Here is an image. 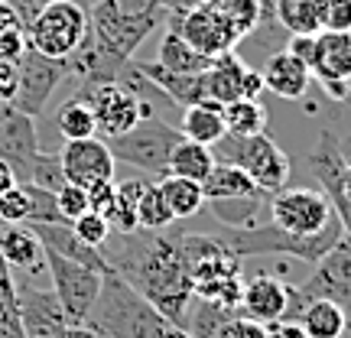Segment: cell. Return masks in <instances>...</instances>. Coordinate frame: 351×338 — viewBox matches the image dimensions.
<instances>
[{"instance_id": "cell-35", "label": "cell", "mask_w": 351, "mask_h": 338, "mask_svg": "<svg viewBox=\"0 0 351 338\" xmlns=\"http://www.w3.org/2000/svg\"><path fill=\"white\" fill-rule=\"evenodd\" d=\"M270 195H247V199H218L212 202L215 218L221 221V228H251L257 225L261 212L267 208Z\"/></svg>"}, {"instance_id": "cell-30", "label": "cell", "mask_w": 351, "mask_h": 338, "mask_svg": "<svg viewBox=\"0 0 351 338\" xmlns=\"http://www.w3.org/2000/svg\"><path fill=\"white\" fill-rule=\"evenodd\" d=\"M212 166H215L212 147L195 143V140H186V137L176 143L173 156H169V176L192 179V182H205V176L212 173Z\"/></svg>"}, {"instance_id": "cell-27", "label": "cell", "mask_w": 351, "mask_h": 338, "mask_svg": "<svg viewBox=\"0 0 351 338\" xmlns=\"http://www.w3.org/2000/svg\"><path fill=\"white\" fill-rule=\"evenodd\" d=\"M202 192H205V202H218V199H247V195H267L251 182V176L238 169L234 163H218L215 160L212 173L205 176L202 182Z\"/></svg>"}, {"instance_id": "cell-15", "label": "cell", "mask_w": 351, "mask_h": 338, "mask_svg": "<svg viewBox=\"0 0 351 338\" xmlns=\"http://www.w3.org/2000/svg\"><path fill=\"white\" fill-rule=\"evenodd\" d=\"M166 20H169V29H176L192 49L208 56V59L234 52V46L241 43L231 33V26L225 23V16L218 13V7H215L212 0H202V3L189 7V10L166 13Z\"/></svg>"}, {"instance_id": "cell-25", "label": "cell", "mask_w": 351, "mask_h": 338, "mask_svg": "<svg viewBox=\"0 0 351 338\" xmlns=\"http://www.w3.org/2000/svg\"><path fill=\"white\" fill-rule=\"evenodd\" d=\"M140 69V75L150 78L153 85L163 91L166 98L173 101L176 108L182 111L189 104H199L205 101V88H202V75H179V72H169L160 62H134Z\"/></svg>"}, {"instance_id": "cell-22", "label": "cell", "mask_w": 351, "mask_h": 338, "mask_svg": "<svg viewBox=\"0 0 351 338\" xmlns=\"http://www.w3.org/2000/svg\"><path fill=\"white\" fill-rule=\"evenodd\" d=\"M29 231L36 234L39 244H43L46 251L59 254V257H69V261H75V263H85V267L98 270V274H108V270H111V263L104 261V254H101L98 248L85 244V241L72 231V225H65V221L62 225H29Z\"/></svg>"}, {"instance_id": "cell-12", "label": "cell", "mask_w": 351, "mask_h": 338, "mask_svg": "<svg viewBox=\"0 0 351 338\" xmlns=\"http://www.w3.org/2000/svg\"><path fill=\"white\" fill-rule=\"evenodd\" d=\"M46 270L52 276V293L62 306L69 326H85L91 306L101 293V276L98 270H91L85 263H75L69 257H59V254L46 251Z\"/></svg>"}, {"instance_id": "cell-33", "label": "cell", "mask_w": 351, "mask_h": 338, "mask_svg": "<svg viewBox=\"0 0 351 338\" xmlns=\"http://www.w3.org/2000/svg\"><path fill=\"white\" fill-rule=\"evenodd\" d=\"M225 130L231 137H254L267 130V111H263L261 101L251 98H238L225 104Z\"/></svg>"}, {"instance_id": "cell-50", "label": "cell", "mask_w": 351, "mask_h": 338, "mask_svg": "<svg viewBox=\"0 0 351 338\" xmlns=\"http://www.w3.org/2000/svg\"><path fill=\"white\" fill-rule=\"evenodd\" d=\"M7 3H10L20 16H23V23H29V20H33V16H36L46 3H52V0H7Z\"/></svg>"}, {"instance_id": "cell-43", "label": "cell", "mask_w": 351, "mask_h": 338, "mask_svg": "<svg viewBox=\"0 0 351 338\" xmlns=\"http://www.w3.org/2000/svg\"><path fill=\"white\" fill-rule=\"evenodd\" d=\"M56 205H59V215H62L65 225H72L78 215L88 212V192L82 186H72V182H65L59 192H56Z\"/></svg>"}, {"instance_id": "cell-20", "label": "cell", "mask_w": 351, "mask_h": 338, "mask_svg": "<svg viewBox=\"0 0 351 338\" xmlns=\"http://www.w3.org/2000/svg\"><path fill=\"white\" fill-rule=\"evenodd\" d=\"M287 306H289L287 283L270 274H257L241 289L238 315L251 319V322H261V326H270V322H280L287 315Z\"/></svg>"}, {"instance_id": "cell-16", "label": "cell", "mask_w": 351, "mask_h": 338, "mask_svg": "<svg viewBox=\"0 0 351 338\" xmlns=\"http://www.w3.org/2000/svg\"><path fill=\"white\" fill-rule=\"evenodd\" d=\"M313 78L326 88L328 98L345 101L351 95V33H332L319 29L315 33V49L309 62Z\"/></svg>"}, {"instance_id": "cell-47", "label": "cell", "mask_w": 351, "mask_h": 338, "mask_svg": "<svg viewBox=\"0 0 351 338\" xmlns=\"http://www.w3.org/2000/svg\"><path fill=\"white\" fill-rule=\"evenodd\" d=\"M16 82H20L16 62H3V59H0V108H3V104H13Z\"/></svg>"}, {"instance_id": "cell-37", "label": "cell", "mask_w": 351, "mask_h": 338, "mask_svg": "<svg viewBox=\"0 0 351 338\" xmlns=\"http://www.w3.org/2000/svg\"><path fill=\"white\" fill-rule=\"evenodd\" d=\"M173 221L176 218L169 212V205H166L160 186L156 182H143L137 199V228H143V231H166Z\"/></svg>"}, {"instance_id": "cell-45", "label": "cell", "mask_w": 351, "mask_h": 338, "mask_svg": "<svg viewBox=\"0 0 351 338\" xmlns=\"http://www.w3.org/2000/svg\"><path fill=\"white\" fill-rule=\"evenodd\" d=\"M215 338H267V326L251 322V319H244V315H231L225 326L215 332Z\"/></svg>"}, {"instance_id": "cell-44", "label": "cell", "mask_w": 351, "mask_h": 338, "mask_svg": "<svg viewBox=\"0 0 351 338\" xmlns=\"http://www.w3.org/2000/svg\"><path fill=\"white\" fill-rule=\"evenodd\" d=\"M322 29L332 33H351V0H322Z\"/></svg>"}, {"instance_id": "cell-31", "label": "cell", "mask_w": 351, "mask_h": 338, "mask_svg": "<svg viewBox=\"0 0 351 338\" xmlns=\"http://www.w3.org/2000/svg\"><path fill=\"white\" fill-rule=\"evenodd\" d=\"M160 192H163L166 205H169V212H173L176 221H182V218H192V215L202 212V205H205V192H202V182H192V179H179V176H169L166 173L160 182Z\"/></svg>"}, {"instance_id": "cell-6", "label": "cell", "mask_w": 351, "mask_h": 338, "mask_svg": "<svg viewBox=\"0 0 351 338\" xmlns=\"http://www.w3.org/2000/svg\"><path fill=\"white\" fill-rule=\"evenodd\" d=\"M218 163H234L238 169L251 176V182L261 192L274 195L280 189H287L289 176H293V160L289 153L276 143L270 134H254V137H225L212 147Z\"/></svg>"}, {"instance_id": "cell-1", "label": "cell", "mask_w": 351, "mask_h": 338, "mask_svg": "<svg viewBox=\"0 0 351 338\" xmlns=\"http://www.w3.org/2000/svg\"><path fill=\"white\" fill-rule=\"evenodd\" d=\"M108 241H111V248L104 244L101 254L111 263L114 274L124 276L163 319H169L179 328L186 326L195 293H192L189 263L179 248V234L134 228L124 234L114 231V238Z\"/></svg>"}, {"instance_id": "cell-17", "label": "cell", "mask_w": 351, "mask_h": 338, "mask_svg": "<svg viewBox=\"0 0 351 338\" xmlns=\"http://www.w3.org/2000/svg\"><path fill=\"white\" fill-rule=\"evenodd\" d=\"M39 153L36 117L16 111L13 104L0 108V160L10 166L20 182H29V166Z\"/></svg>"}, {"instance_id": "cell-55", "label": "cell", "mask_w": 351, "mask_h": 338, "mask_svg": "<svg viewBox=\"0 0 351 338\" xmlns=\"http://www.w3.org/2000/svg\"><path fill=\"white\" fill-rule=\"evenodd\" d=\"M199 3H202V0H199Z\"/></svg>"}, {"instance_id": "cell-52", "label": "cell", "mask_w": 351, "mask_h": 338, "mask_svg": "<svg viewBox=\"0 0 351 338\" xmlns=\"http://www.w3.org/2000/svg\"><path fill=\"white\" fill-rule=\"evenodd\" d=\"M13 186H20V179H16V173H13L10 166L0 160V195H3V192H10Z\"/></svg>"}, {"instance_id": "cell-54", "label": "cell", "mask_w": 351, "mask_h": 338, "mask_svg": "<svg viewBox=\"0 0 351 338\" xmlns=\"http://www.w3.org/2000/svg\"><path fill=\"white\" fill-rule=\"evenodd\" d=\"M348 176H351V160H348Z\"/></svg>"}, {"instance_id": "cell-24", "label": "cell", "mask_w": 351, "mask_h": 338, "mask_svg": "<svg viewBox=\"0 0 351 338\" xmlns=\"http://www.w3.org/2000/svg\"><path fill=\"white\" fill-rule=\"evenodd\" d=\"M251 65L241 59L238 52H225V56H215L212 65L202 72V88H205V101H228L241 98V88H244V75H247Z\"/></svg>"}, {"instance_id": "cell-39", "label": "cell", "mask_w": 351, "mask_h": 338, "mask_svg": "<svg viewBox=\"0 0 351 338\" xmlns=\"http://www.w3.org/2000/svg\"><path fill=\"white\" fill-rule=\"evenodd\" d=\"M140 189H143V182H137V179L117 182L111 215H108V225H111V231H121V234H124V231H134V228H137V199H140Z\"/></svg>"}, {"instance_id": "cell-21", "label": "cell", "mask_w": 351, "mask_h": 338, "mask_svg": "<svg viewBox=\"0 0 351 338\" xmlns=\"http://www.w3.org/2000/svg\"><path fill=\"white\" fill-rule=\"evenodd\" d=\"M263 88L267 91H274L276 98H287V101H300L309 85H313V72H309V65L296 59L289 49H280L274 52L267 65H263Z\"/></svg>"}, {"instance_id": "cell-11", "label": "cell", "mask_w": 351, "mask_h": 338, "mask_svg": "<svg viewBox=\"0 0 351 338\" xmlns=\"http://www.w3.org/2000/svg\"><path fill=\"white\" fill-rule=\"evenodd\" d=\"M309 169H313L319 192L328 199L332 212L339 218L341 231L351 238V176H348V160L341 153V143L332 130H319L313 153H309Z\"/></svg>"}, {"instance_id": "cell-18", "label": "cell", "mask_w": 351, "mask_h": 338, "mask_svg": "<svg viewBox=\"0 0 351 338\" xmlns=\"http://www.w3.org/2000/svg\"><path fill=\"white\" fill-rule=\"evenodd\" d=\"M62 173L65 182L82 189H91L98 182H114V160L108 143L98 137H85V140H65L62 153Z\"/></svg>"}, {"instance_id": "cell-51", "label": "cell", "mask_w": 351, "mask_h": 338, "mask_svg": "<svg viewBox=\"0 0 351 338\" xmlns=\"http://www.w3.org/2000/svg\"><path fill=\"white\" fill-rule=\"evenodd\" d=\"M263 91V75L261 72H254V69H247V75H244V88H241V98H251L257 101Z\"/></svg>"}, {"instance_id": "cell-14", "label": "cell", "mask_w": 351, "mask_h": 338, "mask_svg": "<svg viewBox=\"0 0 351 338\" xmlns=\"http://www.w3.org/2000/svg\"><path fill=\"white\" fill-rule=\"evenodd\" d=\"M16 72H20V82H16V95H13V108L29 117H39L46 111L49 98L59 91V85L69 78V62L49 59L26 46V52L16 62Z\"/></svg>"}, {"instance_id": "cell-40", "label": "cell", "mask_w": 351, "mask_h": 338, "mask_svg": "<svg viewBox=\"0 0 351 338\" xmlns=\"http://www.w3.org/2000/svg\"><path fill=\"white\" fill-rule=\"evenodd\" d=\"M212 3L218 7V13L225 16V23L231 26V33L238 39L261 29V10L254 0H212Z\"/></svg>"}, {"instance_id": "cell-10", "label": "cell", "mask_w": 351, "mask_h": 338, "mask_svg": "<svg viewBox=\"0 0 351 338\" xmlns=\"http://www.w3.org/2000/svg\"><path fill=\"white\" fill-rule=\"evenodd\" d=\"M313 300H332L339 306H351V238L341 234L332 251L315 261L313 276L302 287H289V306L283 319H296L300 309Z\"/></svg>"}, {"instance_id": "cell-49", "label": "cell", "mask_w": 351, "mask_h": 338, "mask_svg": "<svg viewBox=\"0 0 351 338\" xmlns=\"http://www.w3.org/2000/svg\"><path fill=\"white\" fill-rule=\"evenodd\" d=\"M296 59L309 65L313 62V49H315V33H306V36H289V46H287Z\"/></svg>"}, {"instance_id": "cell-36", "label": "cell", "mask_w": 351, "mask_h": 338, "mask_svg": "<svg viewBox=\"0 0 351 338\" xmlns=\"http://www.w3.org/2000/svg\"><path fill=\"white\" fill-rule=\"evenodd\" d=\"M0 338H26L20 322V293L7 261L0 257Z\"/></svg>"}, {"instance_id": "cell-13", "label": "cell", "mask_w": 351, "mask_h": 338, "mask_svg": "<svg viewBox=\"0 0 351 338\" xmlns=\"http://www.w3.org/2000/svg\"><path fill=\"white\" fill-rule=\"evenodd\" d=\"M267 208H270V221L276 228H283L289 234H302V238L319 234V231H326L335 221V212H332L328 199L319 189H289L287 186L270 195Z\"/></svg>"}, {"instance_id": "cell-3", "label": "cell", "mask_w": 351, "mask_h": 338, "mask_svg": "<svg viewBox=\"0 0 351 338\" xmlns=\"http://www.w3.org/2000/svg\"><path fill=\"white\" fill-rule=\"evenodd\" d=\"M179 248L189 263L192 276V293L195 300L215 302L225 309H238L244 274H241V257L218 234H199V231H182Z\"/></svg>"}, {"instance_id": "cell-7", "label": "cell", "mask_w": 351, "mask_h": 338, "mask_svg": "<svg viewBox=\"0 0 351 338\" xmlns=\"http://www.w3.org/2000/svg\"><path fill=\"white\" fill-rule=\"evenodd\" d=\"M182 140V130L173 127L169 121L160 117H143L121 137L104 140L114 160H121L127 166H137L143 173L166 176L169 173V156H173L176 143Z\"/></svg>"}, {"instance_id": "cell-9", "label": "cell", "mask_w": 351, "mask_h": 338, "mask_svg": "<svg viewBox=\"0 0 351 338\" xmlns=\"http://www.w3.org/2000/svg\"><path fill=\"white\" fill-rule=\"evenodd\" d=\"M75 98H82L91 108L95 130L104 140L121 137L137 121L153 117L150 104H143L121 78H111V82H82V85H75Z\"/></svg>"}, {"instance_id": "cell-4", "label": "cell", "mask_w": 351, "mask_h": 338, "mask_svg": "<svg viewBox=\"0 0 351 338\" xmlns=\"http://www.w3.org/2000/svg\"><path fill=\"white\" fill-rule=\"evenodd\" d=\"M85 326L104 338H163L173 322L156 313L121 274L108 270Z\"/></svg>"}, {"instance_id": "cell-19", "label": "cell", "mask_w": 351, "mask_h": 338, "mask_svg": "<svg viewBox=\"0 0 351 338\" xmlns=\"http://www.w3.org/2000/svg\"><path fill=\"white\" fill-rule=\"evenodd\" d=\"M20 293V322L26 338H72V326L52 289L16 287Z\"/></svg>"}, {"instance_id": "cell-28", "label": "cell", "mask_w": 351, "mask_h": 338, "mask_svg": "<svg viewBox=\"0 0 351 338\" xmlns=\"http://www.w3.org/2000/svg\"><path fill=\"white\" fill-rule=\"evenodd\" d=\"M293 322H300L302 332L309 338H341L345 335V326H348L345 306H339V302H332V300L306 302Z\"/></svg>"}, {"instance_id": "cell-5", "label": "cell", "mask_w": 351, "mask_h": 338, "mask_svg": "<svg viewBox=\"0 0 351 338\" xmlns=\"http://www.w3.org/2000/svg\"><path fill=\"white\" fill-rule=\"evenodd\" d=\"M341 234H345V231H341L339 218H335V221H332L326 231L309 234V238H302V234H289V231H283V228H276L274 221H270V225L221 228V231H218V238L225 241V244L234 254H238V257L287 254V257H296V261H306V263L322 261V257L332 251V244H335Z\"/></svg>"}, {"instance_id": "cell-48", "label": "cell", "mask_w": 351, "mask_h": 338, "mask_svg": "<svg viewBox=\"0 0 351 338\" xmlns=\"http://www.w3.org/2000/svg\"><path fill=\"white\" fill-rule=\"evenodd\" d=\"M267 338H309V335L302 332L300 322L280 319V322H270V326H267Z\"/></svg>"}, {"instance_id": "cell-53", "label": "cell", "mask_w": 351, "mask_h": 338, "mask_svg": "<svg viewBox=\"0 0 351 338\" xmlns=\"http://www.w3.org/2000/svg\"><path fill=\"white\" fill-rule=\"evenodd\" d=\"M163 338H192V335H189L186 328H179V326H169V328H166V332H163Z\"/></svg>"}, {"instance_id": "cell-41", "label": "cell", "mask_w": 351, "mask_h": 338, "mask_svg": "<svg viewBox=\"0 0 351 338\" xmlns=\"http://www.w3.org/2000/svg\"><path fill=\"white\" fill-rule=\"evenodd\" d=\"M29 182L46 192H59L65 186V173H62V160L59 153H36V160L29 166Z\"/></svg>"}, {"instance_id": "cell-29", "label": "cell", "mask_w": 351, "mask_h": 338, "mask_svg": "<svg viewBox=\"0 0 351 338\" xmlns=\"http://www.w3.org/2000/svg\"><path fill=\"white\" fill-rule=\"evenodd\" d=\"M156 52H160L156 62L163 65V69H169V72H179V75H202V72L212 65L208 56L195 52L186 39L179 36L176 29H169V26H166V33H163V39H160V49Z\"/></svg>"}, {"instance_id": "cell-26", "label": "cell", "mask_w": 351, "mask_h": 338, "mask_svg": "<svg viewBox=\"0 0 351 338\" xmlns=\"http://www.w3.org/2000/svg\"><path fill=\"white\" fill-rule=\"evenodd\" d=\"M221 111H225V104H218V101H199V104L182 108V124H179L182 137L205 143V147H215L228 134Z\"/></svg>"}, {"instance_id": "cell-2", "label": "cell", "mask_w": 351, "mask_h": 338, "mask_svg": "<svg viewBox=\"0 0 351 338\" xmlns=\"http://www.w3.org/2000/svg\"><path fill=\"white\" fill-rule=\"evenodd\" d=\"M166 20V0H95L88 10V29L78 49L65 59L69 78L111 82L124 69L140 43Z\"/></svg>"}, {"instance_id": "cell-32", "label": "cell", "mask_w": 351, "mask_h": 338, "mask_svg": "<svg viewBox=\"0 0 351 338\" xmlns=\"http://www.w3.org/2000/svg\"><path fill=\"white\" fill-rule=\"evenodd\" d=\"M322 3L315 0H276V23L287 29L289 36H306L322 29Z\"/></svg>"}, {"instance_id": "cell-23", "label": "cell", "mask_w": 351, "mask_h": 338, "mask_svg": "<svg viewBox=\"0 0 351 338\" xmlns=\"http://www.w3.org/2000/svg\"><path fill=\"white\" fill-rule=\"evenodd\" d=\"M0 257L10 270L20 274H39L46 270V248L29 231V225H7L0 221Z\"/></svg>"}, {"instance_id": "cell-38", "label": "cell", "mask_w": 351, "mask_h": 338, "mask_svg": "<svg viewBox=\"0 0 351 338\" xmlns=\"http://www.w3.org/2000/svg\"><path fill=\"white\" fill-rule=\"evenodd\" d=\"M26 52V23L7 0H0V59L20 62Z\"/></svg>"}, {"instance_id": "cell-46", "label": "cell", "mask_w": 351, "mask_h": 338, "mask_svg": "<svg viewBox=\"0 0 351 338\" xmlns=\"http://www.w3.org/2000/svg\"><path fill=\"white\" fill-rule=\"evenodd\" d=\"M88 192V208L98 215H111V205H114V192H117V182H98V186L85 189Z\"/></svg>"}, {"instance_id": "cell-8", "label": "cell", "mask_w": 351, "mask_h": 338, "mask_svg": "<svg viewBox=\"0 0 351 338\" xmlns=\"http://www.w3.org/2000/svg\"><path fill=\"white\" fill-rule=\"evenodd\" d=\"M88 10L78 0H52L26 23V46L49 59H69L85 39Z\"/></svg>"}, {"instance_id": "cell-34", "label": "cell", "mask_w": 351, "mask_h": 338, "mask_svg": "<svg viewBox=\"0 0 351 338\" xmlns=\"http://www.w3.org/2000/svg\"><path fill=\"white\" fill-rule=\"evenodd\" d=\"M56 130L62 134V140H85V137H98L95 130V114L82 98H65L59 104V114H56Z\"/></svg>"}, {"instance_id": "cell-42", "label": "cell", "mask_w": 351, "mask_h": 338, "mask_svg": "<svg viewBox=\"0 0 351 338\" xmlns=\"http://www.w3.org/2000/svg\"><path fill=\"white\" fill-rule=\"evenodd\" d=\"M72 231H75L85 244L98 248V251L108 244V238H111V225H108V218L98 215V212H91V208H88L85 215H78L75 221H72Z\"/></svg>"}]
</instances>
